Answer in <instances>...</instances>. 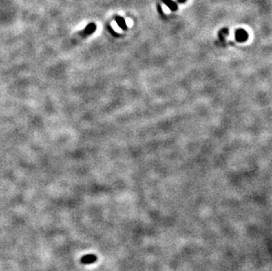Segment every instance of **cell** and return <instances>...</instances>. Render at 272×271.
Instances as JSON below:
<instances>
[{
  "mask_svg": "<svg viewBox=\"0 0 272 271\" xmlns=\"http://www.w3.org/2000/svg\"><path fill=\"white\" fill-rule=\"evenodd\" d=\"M97 256L94 254H86L81 259V262L84 264H93L97 261Z\"/></svg>",
  "mask_w": 272,
  "mask_h": 271,
  "instance_id": "6da1fadb",
  "label": "cell"
},
{
  "mask_svg": "<svg viewBox=\"0 0 272 271\" xmlns=\"http://www.w3.org/2000/svg\"><path fill=\"white\" fill-rule=\"evenodd\" d=\"M236 39L240 41H242L244 40L247 39V34L246 32H244L243 30H240V31H238L236 33Z\"/></svg>",
  "mask_w": 272,
  "mask_h": 271,
  "instance_id": "7a4b0ae2",
  "label": "cell"
},
{
  "mask_svg": "<svg viewBox=\"0 0 272 271\" xmlns=\"http://www.w3.org/2000/svg\"><path fill=\"white\" fill-rule=\"evenodd\" d=\"M116 20H117V22H119L118 24H119V26H120L122 28H126V25H125V22H124L123 19L118 17V18H116Z\"/></svg>",
  "mask_w": 272,
  "mask_h": 271,
  "instance_id": "3957f363",
  "label": "cell"
}]
</instances>
